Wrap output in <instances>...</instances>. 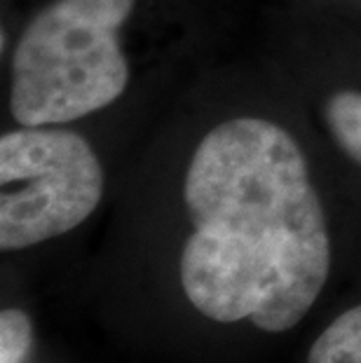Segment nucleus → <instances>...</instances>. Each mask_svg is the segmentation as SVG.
<instances>
[{
	"label": "nucleus",
	"mask_w": 361,
	"mask_h": 363,
	"mask_svg": "<svg viewBox=\"0 0 361 363\" xmlns=\"http://www.w3.org/2000/svg\"><path fill=\"white\" fill-rule=\"evenodd\" d=\"M193 235L181 286L195 310L265 333L294 328L331 269L326 213L301 145L263 118L221 122L193 152L183 183Z\"/></svg>",
	"instance_id": "obj_1"
},
{
	"label": "nucleus",
	"mask_w": 361,
	"mask_h": 363,
	"mask_svg": "<svg viewBox=\"0 0 361 363\" xmlns=\"http://www.w3.org/2000/svg\"><path fill=\"white\" fill-rule=\"evenodd\" d=\"M136 0H55L21 33L12 54L10 111L21 127H59L125 94L120 48Z\"/></svg>",
	"instance_id": "obj_2"
},
{
	"label": "nucleus",
	"mask_w": 361,
	"mask_h": 363,
	"mask_svg": "<svg viewBox=\"0 0 361 363\" xmlns=\"http://www.w3.org/2000/svg\"><path fill=\"white\" fill-rule=\"evenodd\" d=\"M104 197V169L80 134L21 127L0 138V249L71 233Z\"/></svg>",
	"instance_id": "obj_3"
},
{
	"label": "nucleus",
	"mask_w": 361,
	"mask_h": 363,
	"mask_svg": "<svg viewBox=\"0 0 361 363\" xmlns=\"http://www.w3.org/2000/svg\"><path fill=\"white\" fill-rule=\"evenodd\" d=\"M307 363H361V305L328 323L314 340Z\"/></svg>",
	"instance_id": "obj_4"
},
{
	"label": "nucleus",
	"mask_w": 361,
	"mask_h": 363,
	"mask_svg": "<svg viewBox=\"0 0 361 363\" xmlns=\"http://www.w3.org/2000/svg\"><path fill=\"white\" fill-rule=\"evenodd\" d=\"M324 118L338 145L361 164V91L343 89L328 96Z\"/></svg>",
	"instance_id": "obj_5"
},
{
	"label": "nucleus",
	"mask_w": 361,
	"mask_h": 363,
	"mask_svg": "<svg viewBox=\"0 0 361 363\" xmlns=\"http://www.w3.org/2000/svg\"><path fill=\"white\" fill-rule=\"evenodd\" d=\"M33 347V326L26 312L7 307L0 312V363H26Z\"/></svg>",
	"instance_id": "obj_6"
}]
</instances>
